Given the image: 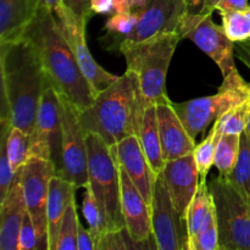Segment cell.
Here are the masks:
<instances>
[{"label":"cell","instance_id":"cell-1","mask_svg":"<svg viewBox=\"0 0 250 250\" xmlns=\"http://www.w3.org/2000/svg\"><path fill=\"white\" fill-rule=\"evenodd\" d=\"M1 116L28 136L49 77L38 51L26 37L0 44Z\"/></svg>","mask_w":250,"mask_h":250},{"label":"cell","instance_id":"cell-2","mask_svg":"<svg viewBox=\"0 0 250 250\" xmlns=\"http://www.w3.org/2000/svg\"><path fill=\"white\" fill-rule=\"evenodd\" d=\"M24 37L38 51L46 76L55 89L78 112L87 110L94 103L97 94L83 75L59 26L55 12L42 4Z\"/></svg>","mask_w":250,"mask_h":250},{"label":"cell","instance_id":"cell-3","mask_svg":"<svg viewBox=\"0 0 250 250\" xmlns=\"http://www.w3.org/2000/svg\"><path fill=\"white\" fill-rule=\"evenodd\" d=\"M142 115L136 78L128 70L98 93L87 110L78 112L85 133H97L109 146L137 136Z\"/></svg>","mask_w":250,"mask_h":250},{"label":"cell","instance_id":"cell-4","mask_svg":"<svg viewBox=\"0 0 250 250\" xmlns=\"http://www.w3.org/2000/svg\"><path fill=\"white\" fill-rule=\"evenodd\" d=\"M180 41V33L172 32L120 48L126 59L127 70L136 78L142 111L168 100L166 76Z\"/></svg>","mask_w":250,"mask_h":250},{"label":"cell","instance_id":"cell-5","mask_svg":"<svg viewBox=\"0 0 250 250\" xmlns=\"http://www.w3.org/2000/svg\"><path fill=\"white\" fill-rule=\"evenodd\" d=\"M88 181L106 224V232L125 229L121 211L120 170L110 146L97 133H85Z\"/></svg>","mask_w":250,"mask_h":250},{"label":"cell","instance_id":"cell-6","mask_svg":"<svg viewBox=\"0 0 250 250\" xmlns=\"http://www.w3.org/2000/svg\"><path fill=\"white\" fill-rule=\"evenodd\" d=\"M248 99H250V83L242 77L236 68L225 76L216 94L172 104L187 131L197 139L221 115Z\"/></svg>","mask_w":250,"mask_h":250},{"label":"cell","instance_id":"cell-7","mask_svg":"<svg viewBox=\"0 0 250 250\" xmlns=\"http://www.w3.org/2000/svg\"><path fill=\"white\" fill-rule=\"evenodd\" d=\"M208 186L215 205L220 250H250V199L221 175Z\"/></svg>","mask_w":250,"mask_h":250},{"label":"cell","instance_id":"cell-8","mask_svg":"<svg viewBox=\"0 0 250 250\" xmlns=\"http://www.w3.org/2000/svg\"><path fill=\"white\" fill-rule=\"evenodd\" d=\"M211 15V11L190 9L183 16L178 33L181 39H190L212 59L225 77L237 68L234 65V42L229 38L224 27L215 23Z\"/></svg>","mask_w":250,"mask_h":250},{"label":"cell","instance_id":"cell-9","mask_svg":"<svg viewBox=\"0 0 250 250\" xmlns=\"http://www.w3.org/2000/svg\"><path fill=\"white\" fill-rule=\"evenodd\" d=\"M62 156V124L59 92L50 81L42 95L33 132L29 136L28 158H41L55 165L56 175L61 170Z\"/></svg>","mask_w":250,"mask_h":250},{"label":"cell","instance_id":"cell-10","mask_svg":"<svg viewBox=\"0 0 250 250\" xmlns=\"http://www.w3.org/2000/svg\"><path fill=\"white\" fill-rule=\"evenodd\" d=\"M59 95L62 124V161L58 175L77 186V188H87L89 181L85 132L81 125L77 109L63 95L60 93Z\"/></svg>","mask_w":250,"mask_h":250},{"label":"cell","instance_id":"cell-11","mask_svg":"<svg viewBox=\"0 0 250 250\" xmlns=\"http://www.w3.org/2000/svg\"><path fill=\"white\" fill-rule=\"evenodd\" d=\"M54 175H56L55 165L41 158H28L21 170L24 202L36 227L38 250H49L46 203L50 180Z\"/></svg>","mask_w":250,"mask_h":250},{"label":"cell","instance_id":"cell-12","mask_svg":"<svg viewBox=\"0 0 250 250\" xmlns=\"http://www.w3.org/2000/svg\"><path fill=\"white\" fill-rule=\"evenodd\" d=\"M150 207L151 229L156 249L188 250L187 221L176 209L163 173L156 177Z\"/></svg>","mask_w":250,"mask_h":250},{"label":"cell","instance_id":"cell-13","mask_svg":"<svg viewBox=\"0 0 250 250\" xmlns=\"http://www.w3.org/2000/svg\"><path fill=\"white\" fill-rule=\"evenodd\" d=\"M194 0H148L138 11V20L133 32L117 42L114 49L141 43L164 33L177 32L183 16L193 7Z\"/></svg>","mask_w":250,"mask_h":250},{"label":"cell","instance_id":"cell-14","mask_svg":"<svg viewBox=\"0 0 250 250\" xmlns=\"http://www.w3.org/2000/svg\"><path fill=\"white\" fill-rule=\"evenodd\" d=\"M54 12L68 45L75 54V58L83 75L90 83L95 94H98L109 87L111 83H114L119 78V76L112 75L104 70L90 54L87 41H85V27H87L85 20L81 19L63 4Z\"/></svg>","mask_w":250,"mask_h":250},{"label":"cell","instance_id":"cell-15","mask_svg":"<svg viewBox=\"0 0 250 250\" xmlns=\"http://www.w3.org/2000/svg\"><path fill=\"white\" fill-rule=\"evenodd\" d=\"M119 170L121 183V211L125 229L137 248H139L154 238L151 229V207L146 202L138 188L120 165Z\"/></svg>","mask_w":250,"mask_h":250},{"label":"cell","instance_id":"cell-16","mask_svg":"<svg viewBox=\"0 0 250 250\" xmlns=\"http://www.w3.org/2000/svg\"><path fill=\"white\" fill-rule=\"evenodd\" d=\"M116 163L124 168L134 183L141 194L149 205L153 199L154 186L158 176L149 165L146 156L142 149L138 136L133 134L110 146Z\"/></svg>","mask_w":250,"mask_h":250},{"label":"cell","instance_id":"cell-17","mask_svg":"<svg viewBox=\"0 0 250 250\" xmlns=\"http://www.w3.org/2000/svg\"><path fill=\"white\" fill-rule=\"evenodd\" d=\"M164 180L176 209L183 217L187 215L188 207L200 185L199 171L193 154L166 161L163 170Z\"/></svg>","mask_w":250,"mask_h":250},{"label":"cell","instance_id":"cell-18","mask_svg":"<svg viewBox=\"0 0 250 250\" xmlns=\"http://www.w3.org/2000/svg\"><path fill=\"white\" fill-rule=\"evenodd\" d=\"M156 117L165 161L192 154L197 146L195 139L182 124L170 99L156 105Z\"/></svg>","mask_w":250,"mask_h":250},{"label":"cell","instance_id":"cell-19","mask_svg":"<svg viewBox=\"0 0 250 250\" xmlns=\"http://www.w3.org/2000/svg\"><path fill=\"white\" fill-rule=\"evenodd\" d=\"M21 170L17 172L5 199L0 203V249L1 250H17L20 229L24 212L27 211Z\"/></svg>","mask_w":250,"mask_h":250},{"label":"cell","instance_id":"cell-20","mask_svg":"<svg viewBox=\"0 0 250 250\" xmlns=\"http://www.w3.org/2000/svg\"><path fill=\"white\" fill-rule=\"evenodd\" d=\"M42 0H0V44L24 38Z\"/></svg>","mask_w":250,"mask_h":250},{"label":"cell","instance_id":"cell-21","mask_svg":"<svg viewBox=\"0 0 250 250\" xmlns=\"http://www.w3.org/2000/svg\"><path fill=\"white\" fill-rule=\"evenodd\" d=\"M77 186L70 181L54 175L49 186L48 203H46V221H48L49 250H56L61 221L71 197L77 190Z\"/></svg>","mask_w":250,"mask_h":250},{"label":"cell","instance_id":"cell-22","mask_svg":"<svg viewBox=\"0 0 250 250\" xmlns=\"http://www.w3.org/2000/svg\"><path fill=\"white\" fill-rule=\"evenodd\" d=\"M137 136H138L142 149L146 154L151 170L156 176L160 175L165 167L166 161L163 155V146H161L160 134H159L156 105L146 107L143 111Z\"/></svg>","mask_w":250,"mask_h":250},{"label":"cell","instance_id":"cell-23","mask_svg":"<svg viewBox=\"0 0 250 250\" xmlns=\"http://www.w3.org/2000/svg\"><path fill=\"white\" fill-rule=\"evenodd\" d=\"M214 202L207 181H200L199 188L188 207L186 221L188 229V243L199 233L200 229L208 221L211 212Z\"/></svg>","mask_w":250,"mask_h":250},{"label":"cell","instance_id":"cell-24","mask_svg":"<svg viewBox=\"0 0 250 250\" xmlns=\"http://www.w3.org/2000/svg\"><path fill=\"white\" fill-rule=\"evenodd\" d=\"M1 132L5 134V146L10 166L15 173L19 172L28 159L29 136L22 129L14 127L7 119H0Z\"/></svg>","mask_w":250,"mask_h":250},{"label":"cell","instance_id":"cell-25","mask_svg":"<svg viewBox=\"0 0 250 250\" xmlns=\"http://www.w3.org/2000/svg\"><path fill=\"white\" fill-rule=\"evenodd\" d=\"M225 178L250 199V138L246 132L241 134V148L236 165Z\"/></svg>","mask_w":250,"mask_h":250},{"label":"cell","instance_id":"cell-26","mask_svg":"<svg viewBox=\"0 0 250 250\" xmlns=\"http://www.w3.org/2000/svg\"><path fill=\"white\" fill-rule=\"evenodd\" d=\"M239 148H241V134L224 133L220 136L214 161L219 175L226 177L231 173L238 159Z\"/></svg>","mask_w":250,"mask_h":250},{"label":"cell","instance_id":"cell-27","mask_svg":"<svg viewBox=\"0 0 250 250\" xmlns=\"http://www.w3.org/2000/svg\"><path fill=\"white\" fill-rule=\"evenodd\" d=\"M80 217L77 214L76 193L71 197L60 226L56 250H77V231Z\"/></svg>","mask_w":250,"mask_h":250},{"label":"cell","instance_id":"cell-28","mask_svg":"<svg viewBox=\"0 0 250 250\" xmlns=\"http://www.w3.org/2000/svg\"><path fill=\"white\" fill-rule=\"evenodd\" d=\"M220 134L217 132L216 125L212 124L211 129L209 131L208 136L195 146L193 150V156H194L195 165H197L198 171L202 181H207L208 173L210 172V168L214 166L215 153H216V146L219 143Z\"/></svg>","mask_w":250,"mask_h":250},{"label":"cell","instance_id":"cell-29","mask_svg":"<svg viewBox=\"0 0 250 250\" xmlns=\"http://www.w3.org/2000/svg\"><path fill=\"white\" fill-rule=\"evenodd\" d=\"M137 20H138V14L136 11H132L131 14L111 15V17L107 20L104 27L105 31H107L106 37H105V39H106L105 48L112 50L117 42L128 37L133 32Z\"/></svg>","mask_w":250,"mask_h":250},{"label":"cell","instance_id":"cell-30","mask_svg":"<svg viewBox=\"0 0 250 250\" xmlns=\"http://www.w3.org/2000/svg\"><path fill=\"white\" fill-rule=\"evenodd\" d=\"M250 114V99L246 100L242 104L232 107L227 112L219 117L214 122L217 127L219 134L232 133V134H242L246 132L247 125H248Z\"/></svg>","mask_w":250,"mask_h":250},{"label":"cell","instance_id":"cell-31","mask_svg":"<svg viewBox=\"0 0 250 250\" xmlns=\"http://www.w3.org/2000/svg\"><path fill=\"white\" fill-rule=\"evenodd\" d=\"M82 211L84 215V219L89 226V231L92 233L93 239L95 243V250H97L98 244L102 239L103 234L106 233V224H105L104 216L102 214L99 205H98L95 195L90 187L88 186L85 188L84 195H83V204Z\"/></svg>","mask_w":250,"mask_h":250},{"label":"cell","instance_id":"cell-32","mask_svg":"<svg viewBox=\"0 0 250 250\" xmlns=\"http://www.w3.org/2000/svg\"><path fill=\"white\" fill-rule=\"evenodd\" d=\"M222 27L232 42H243L250 38V6L237 11L221 12Z\"/></svg>","mask_w":250,"mask_h":250},{"label":"cell","instance_id":"cell-33","mask_svg":"<svg viewBox=\"0 0 250 250\" xmlns=\"http://www.w3.org/2000/svg\"><path fill=\"white\" fill-rule=\"evenodd\" d=\"M188 250H220V234L215 205L199 233L188 243Z\"/></svg>","mask_w":250,"mask_h":250},{"label":"cell","instance_id":"cell-34","mask_svg":"<svg viewBox=\"0 0 250 250\" xmlns=\"http://www.w3.org/2000/svg\"><path fill=\"white\" fill-rule=\"evenodd\" d=\"M0 133H1V137H0V203H1L6 197L17 173H15L10 166L6 146H5L4 132H0Z\"/></svg>","mask_w":250,"mask_h":250},{"label":"cell","instance_id":"cell-35","mask_svg":"<svg viewBox=\"0 0 250 250\" xmlns=\"http://www.w3.org/2000/svg\"><path fill=\"white\" fill-rule=\"evenodd\" d=\"M17 250H38L37 232L28 211L24 212L17 239Z\"/></svg>","mask_w":250,"mask_h":250},{"label":"cell","instance_id":"cell-36","mask_svg":"<svg viewBox=\"0 0 250 250\" xmlns=\"http://www.w3.org/2000/svg\"><path fill=\"white\" fill-rule=\"evenodd\" d=\"M129 248H137L134 242L132 241L131 237L127 233L126 229H121V231L115 232H106L103 234L102 239H100L99 244H98V249H129Z\"/></svg>","mask_w":250,"mask_h":250},{"label":"cell","instance_id":"cell-37","mask_svg":"<svg viewBox=\"0 0 250 250\" xmlns=\"http://www.w3.org/2000/svg\"><path fill=\"white\" fill-rule=\"evenodd\" d=\"M248 6V0H200V6L198 9L211 12L217 10L221 14V12L243 10Z\"/></svg>","mask_w":250,"mask_h":250},{"label":"cell","instance_id":"cell-38","mask_svg":"<svg viewBox=\"0 0 250 250\" xmlns=\"http://www.w3.org/2000/svg\"><path fill=\"white\" fill-rule=\"evenodd\" d=\"M62 2L68 9L72 10L77 16L85 20L87 22L92 17L93 11L90 9L89 0H62Z\"/></svg>","mask_w":250,"mask_h":250},{"label":"cell","instance_id":"cell-39","mask_svg":"<svg viewBox=\"0 0 250 250\" xmlns=\"http://www.w3.org/2000/svg\"><path fill=\"white\" fill-rule=\"evenodd\" d=\"M77 250H95V243L89 229H85L81 221L78 222Z\"/></svg>","mask_w":250,"mask_h":250},{"label":"cell","instance_id":"cell-40","mask_svg":"<svg viewBox=\"0 0 250 250\" xmlns=\"http://www.w3.org/2000/svg\"><path fill=\"white\" fill-rule=\"evenodd\" d=\"M93 14L114 15V0H89Z\"/></svg>","mask_w":250,"mask_h":250},{"label":"cell","instance_id":"cell-41","mask_svg":"<svg viewBox=\"0 0 250 250\" xmlns=\"http://www.w3.org/2000/svg\"><path fill=\"white\" fill-rule=\"evenodd\" d=\"M132 9L128 0H114V14H131Z\"/></svg>","mask_w":250,"mask_h":250},{"label":"cell","instance_id":"cell-42","mask_svg":"<svg viewBox=\"0 0 250 250\" xmlns=\"http://www.w3.org/2000/svg\"><path fill=\"white\" fill-rule=\"evenodd\" d=\"M146 1H148V0H128L132 11L136 12L141 11V10L146 5Z\"/></svg>","mask_w":250,"mask_h":250},{"label":"cell","instance_id":"cell-43","mask_svg":"<svg viewBox=\"0 0 250 250\" xmlns=\"http://www.w3.org/2000/svg\"><path fill=\"white\" fill-rule=\"evenodd\" d=\"M42 4H43L44 6L48 7V9L55 11V10L58 9L59 6H61L63 2H62V0H42Z\"/></svg>","mask_w":250,"mask_h":250},{"label":"cell","instance_id":"cell-44","mask_svg":"<svg viewBox=\"0 0 250 250\" xmlns=\"http://www.w3.org/2000/svg\"><path fill=\"white\" fill-rule=\"evenodd\" d=\"M246 133L248 134L249 138H250V114H249V120H248V125H247V128H246Z\"/></svg>","mask_w":250,"mask_h":250}]
</instances>
